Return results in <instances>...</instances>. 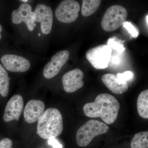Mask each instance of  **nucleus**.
I'll use <instances>...</instances> for the list:
<instances>
[{"label":"nucleus","mask_w":148,"mask_h":148,"mask_svg":"<svg viewBox=\"0 0 148 148\" xmlns=\"http://www.w3.org/2000/svg\"><path fill=\"white\" fill-rule=\"evenodd\" d=\"M100 0H83L81 12L84 16H88L95 13L100 6Z\"/></svg>","instance_id":"16"},{"label":"nucleus","mask_w":148,"mask_h":148,"mask_svg":"<svg viewBox=\"0 0 148 148\" xmlns=\"http://www.w3.org/2000/svg\"><path fill=\"white\" fill-rule=\"evenodd\" d=\"M120 104L113 95L102 93L92 103H86L83 108L86 116L91 118L101 117L106 123H114L117 118Z\"/></svg>","instance_id":"1"},{"label":"nucleus","mask_w":148,"mask_h":148,"mask_svg":"<svg viewBox=\"0 0 148 148\" xmlns=\"http://www.w3.org/2000/svg\"><path fill=\"white\" fill-rule=\"evenodd\" d=\"M13 142L8 138H5L0 141V148H12Z\"/></svg>","instance_id":"22"},{"label":"nucleus","mask_w":148,"mask_h":148,"mask_svg":"<svg viewBox=\"0 0 148 148\" xmlns=\"http://www.w3.org/2000/svg\"><path fill=\"white\" fill-rule=\"evenodd\" d=\"M12 23L19 24L24 22L29 31H34L36 26L35 12L32 11V7L29 4L24 3L12 14Z\"/></svg>","instance_id":"7"},{"label":"nucleus","mask_w":148,"mask_h":148,"mask_svg":"<svg viewBox=\"0 0 148 148\" xmlns=\"http://www.w3.org/2000/svg\"><path fill=\"white\" fill-rule=\"evenodd\" d=\"M147 24L148 26V15H147Z\"/></svg>","instance_id":"26"},{"label":"nucleus","mask_w":148,"mask_h":148,"mask_svg":"<svg viewBox=\"0 0 148 148\" xmlns=\"http://www.w3.org/2000/svg\"><path fill=\"white\" fill-rule=\"evenodd\" d=\"M83 72L79 69H75L67 72L62 77L64 90L68 93L75 92L83 87Z\"/></svg>","instance_id":"11"},{"label":"nucleus","mask_w":148,"mask_h":148,"mask_svg":"<svg viewBox=\"0 0 148 148\" xmlns=\"http://www.w3.org/2000/svg\"><path fill=\"white\" fill-rule=\"evenodd\" d=\"M69 56L67 50L61 51L56 53L45 66L43 71L44 77L49 79L56 76L68 61Z\"/></svg>","instance_id":"8"},{"label":"nucleus","mask_w":148,"mask_h":148,"mask_svg":"<svg viewBox=\"0 0 148 148\" xmlns=\"http://www.w3.org/2000/svg\"><path fill=\"white\" fill-rule=\"evenodd\" d=\"M24 100L21 95H13L8 102L5 107L3 120L6 122L12 121H18L20 118L23 108Z\"/></svg>","instance_id":"12"},{"label":"nucleus","mask_w":148,"mask_h":148,"mask_svg":"<svg viewBox=\"0 0 148 148\" xmlns=\"http://www.w3.org/2000/svg\"><path fill=\"white\" fill-rule=\"evenodd\" d=\"M107 45L111 49L113 48L117 51L119 53H122L125 49L124 45L121 44L114 37L110 38L108 40Z\"/></svg>","instance_id":"19"},{"label":"nucleus","mask_w":148,"mask_h":148,"mask_svg":"<svg viewBox=\"0 0 148 148\" xmlns=\"http://www.w3.org/2000/svg\"><path fill=\"white\" fill-rule=\"evenodd\" d=\"M80 10L79 3L74 0H65L58 5L55 11L57 19L61 22L71 23L76 20Z\"/></svg>","instance_id":"6"},{"label":"nucleus","mask_w":148,"mask_h":148,"mask_svg":"<svg viewBox=\"0 0 148 148\" xmlns=\"http://www.w3.org/2000/svg\"><path fill=\"white\" fill-rule=\"evenodd\" d=\"M1 61L4 68L11 72L23 73L31 67V63L28 59L15 54L3 55L1 58Z\"/></svg>","instance_id":"10"},{"label":"nucleus","mask_w":148,"mask_h":148,"mask_svg":"<svg viewBox=\"0 0 148 148\" xmlns=\"http://www.w3.org/2000/svg\"><path fill=\"white\" fill-rule=\"evenodd\" d=\"M102 80L109 90L115 94H120L126 92L128 88L126 82L122 81L116 75L107 73L103 75Z\"/></svg>","instance_id":"14"},{"label":"nucleus","mask_w":148,"mask_h":148,"mask_svg":"<svg viewBox=\"0 0 148 148\" xmlns=\"http://www.w3.org/2000/svg\"><path fill=\"white\" fill-rule=\"evenodd\" d=\"M1 34H0V40H1Z\"/></svg>","instance_id":"27"},{"label":"nucleus","mask_w":148,"mask_h":148,"mask_svg":"<svg viewBox=\"0 0 148 148\" xmlns=\"http://www.w3.org/2000/svg\"><path fill=\"white\" fill-rule=\"evenodd\" d=\"M137 110L139 115L145 119H148V90L142 91L138 96Z\"/></svg>","instance_id":"15"},{"label":"nucleus","mask_w":148,"mask_h":148,"mask_svg":"<svg viewBox=\"0 0 148 148\" xmlns=\"http://www.w3.org/2000/svg\"><path fill=\"white\" fill-rule=\"evenodd\" d=\"M36 22H40L41 30L43 34H49L51 32L53 22V13L50 7L39 4L35 11Z\"/></svg>","instance_id":"9"},{"label":"nucleus","mask_w":148,"mask_h":148,"mask_svg":"<svg viewBox=\"0 0 148 148\" xmlns=\"http://www.w3.org/2000/svg\"><path fill=\"white\" fill-rule=\"evenodd\" d=\"M123 27L127 29V31L131 34L133 38H136L139 35V32L131 22L125 21L123 24Z\"/></svg>","instance_id":"20"},{"label":"nucleus","mask_w":148,"mask_h":148,"mask_svg":"<svg viewBox=\"0 0 148 148\" xmlns=\"http://www.w3.org/2000/svg\"><path fill=\"white\" fill-rule=\"evenodd\" d=\"M2 31V26H1V24H0V34H1Z\"/></svg>","instance_id":"25"},{"label":"nucleus","mask_w":148,"mask_h":148,"mask_svg":"<svg viewBox=\"0 0 148 148\" xmlns=\"http://www.w3.org/2000/svg\"><path fill=\"white\" fill-rule=\"evenodd\" d=\"M127 16V10L123 6H112L107 9L104 14L101 26L106 32H114L123 25Z\"/></svg>","instance_id":"4"},{"label":"nucleus","mask_w":148,"mask_h":148,"mask_svg":"<svg viewBox=\"0 0 148 148\" xmlns=\"http://www.w3.org/2000/svg\"><path fill=\"white\" fill-rule=\"evenodd\" d=\"M10 78L8 74L0 64V94L3 97L8 95L9 90Z\"/></svg>","instance_id":"18"},{"label":"nucleus","mask_w":148,"mask_h":148,"mask_svg":"<svg viewBox=\"0 0 148 148\" xmlns=\"http://www.w3.org/2000/svg\"><path fill=\"white\" fill-rule=\"evenodd\" d=\"M48 144L53 147V148H62V145L60 144L55 138L49 139L48 140Z\"/></svg>","instance_id":"23"},{"label":"nucleus","mask_w":148,"mask_h":148,"mask_svg":"<svg viewBox=\"0 0 148 148\" xmlns=\"http://www.w3.org/2000/svg\"><path fill=\"white\" fill-rule=\"evenodd\" d=\"M21 1V2H22L24 3H27L28 1V0H21V1Z\"/></svg>","instance_id":"24"},{"label":"nucleus","mask_w":148,"mask_h":148,"mask_svg":"<svg viewBox=\"0 0 148 148\" xmlns=\"http://www.w3.org/2000/svg\"><path fill=\"white\" fill-rule=\"evenodd\" d=\"M37 134L45 140L59 136L64 129L63 120L60 111L54 108L48 109L38 120Z\"/></svg>","instance_id":"2"},{"label":"nucleus","mask_w":148,"mask_h":148,"mask_svg":"<svg viewBox=\"0 0 148 148\" xmlns=\"http://www.w3.org/2000/svg\"><path fill=\"white\" fill-rule=\"evenodd\" d=\"M117 77L122 81L126 82L132 79L133 77V74L130 71L125 72L123 73L117 74Z\"/></svg>","instance_id":"21"},{"label":"nucleus","mask_w":148,"mask_h":148,"mask_svg":"<svg viewBox=\"0 0 148 148\" xmlns=\"http://www.w3.org/2000/svg\"><path fill=\"white\" fill-rule=\"evenodd\" d=\"M45 109V104L42 101L36 100L29 101L24 109L25 121L29 123L38 121L44 112Z\"/></svg>","instance_id":"13"},{"label":"nucleus","mask_w":148,"mask_h":148,"mask_svg":"<svg viewBox=\"0 0 148 148\" xmlns=\"http://www.w3.org/2000/svg\"><path fill=\"white\" fill-rule=\"evenodd\" d=\"M112 53V49L103 45L89 49L86 52V57L94 68L101 70L108 66Z\"/></svg>","instance_id":"5"},{"label":"nucleus","mask_w":148,"mask_h":148,"mask_svg":"<svg viewBox=\"0 0 148 148\" xmlns=\"http://www.w3.org/2000/svg\"><path fill=\"white\" fill-rule=\"evenodd\" d=\"M130 146L131 148H148V131H142L135 134Z\"/></svg>","instance_id":"17"},{"label":"nucleus","mask_w":148,"mask_h":148,"mask_svg":"<svg viewBox=\"0 0 148 148\" xmlns=\"http://www.w3.org/2000/svg\"><path fill=\"white\" fill-rule=\"evenodd\" d=\"M108 125L95 120H90L78 130L76 134V142L80 147L88 145L95 136L105 134L108 132Z\"/></svg>","instance_id":"3"}]
</instances>
